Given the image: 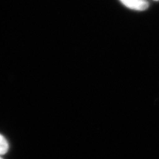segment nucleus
Here are the masks:
<instances>
[{
    "mask_svg": "<svg viewBox=\"0 0 159 159\" xmlns=\"http://www.w3.org/2000/svg\"><path fill=\"white\" fill-rule=\"evenodd\" d=\"M120 1L129 8L143 11L148 7V3L145 0H120Z\"/></svg>",
    "mask_w": 159,
    "mask_h": 159,
    "instance_id": "obj_1",
    "label": "nucleus"
},
{
    "mask_svg": "<svg viewBox=\"0 0 159 159\" xmlns=\"http://www.w3.org/2000/svg\"><path fill=\"white\" fill-rule=\"evenodd\" d=\"M9 150V144L6 139L0 134V155L6 154Z\"/></svg>",
    "mask_w": 159,
    "mask_h": 159,
    "instance_id": "obj_2",
    "label": "nucleus"
},
{
    "mask_svg": "<svg viewBox=\"0 0 159 159\" xmlns=\"http://www.w3.org/2000/svg\"><path fill=\"white\" fill-rule=\"evenodd\" d=\"M0 159H3V158H1V157H0Z\"/></svg>",
    "mask_w": 159,
    "mask_h": 159,
    "instance_id": "obj_3",
    "label": "nucleus"
},
{
    "mask_svg": "<svg viewBox=\"0 0 159 159\" xmlns=\"http://www.w3.org/2000/svg\"><path fill=\"white\" fill-rule=\"evenodd\" d=\"M156 1H158V0H156Z\"/></svg>",
    "mask_w": 159,
    "mask_h": 159,
    "instance_id": "obj_4",
    "label": "nucleus"
}]
</instances>
